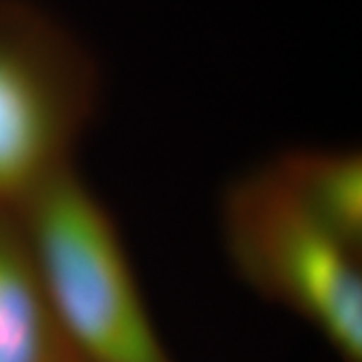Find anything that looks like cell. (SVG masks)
<instances>
[{"label": "cell", "mask_w": 362, "mask_h": 362, "mask_svg": "<svg viewBox=\"0 0 362 362\" xmlns=\"http://www.w3.org/2000/svg\"><path fill=\"white\" fill-rule=\"evenodd\" d=\"M57 324L87 362H169L109 209L73 165L14 209Z\"/></svg>", "instance_id": "cell-1"}, {"label": "cell", "mask_w": 362, "mask_h": 362, "mask_svg": "<svg viewBox=\"0 0 362 362\" xmlns=\"http://www.w3.org/2000/svg\"><path fill=\"white\" fill-rule=\"evenodd\" d=\"M221 232L256 294L314 324L349 362L362 361L361 252L312 216L270 163L226 189Z\"/></svg>", "instance_id": "cell-2"}, {"label": "cell", "mask_w": 362, "mask_h": 362, "mask_svg": "<svg viewBox=\"0 0 362 362\" xmlns=\"http://www.w3.org/2000/svg\"><path fill=\"white\" fill-rule=\"evenodd\" d=\"M90 54L33 0H0V204L16 207L57 171L97 111Z\"/></svg>", "instance_id": "cell-3"}, {"label": "cell", "mask_w": 362, "mask_h": 362, "mask_svg": "<svg viewBox=\"0 0 362 362\" xmlns=\"http://www.w3.org/2000/svg\"><path fill=\"white\" fill-rule=\"evenodd\" d=\"M0 362H78L52 314L18 214L2 204Z\"/></svg>", "instance_id": "cell-4"}, {"label": "cell", "mask_w": 362, "mask_h": 362, "mask_svg": "<svg viewBox=\"0 0 362 362\" xmlns=\"http://www.w3.org/2000/svg\"><path fill=\"white\" fill-rule=\"evenodd\" d=\"M304 207L362 252V157L352 149H296L270 163Z\"/></svg>", "instance_id": "cell-5"}]
</instances>
